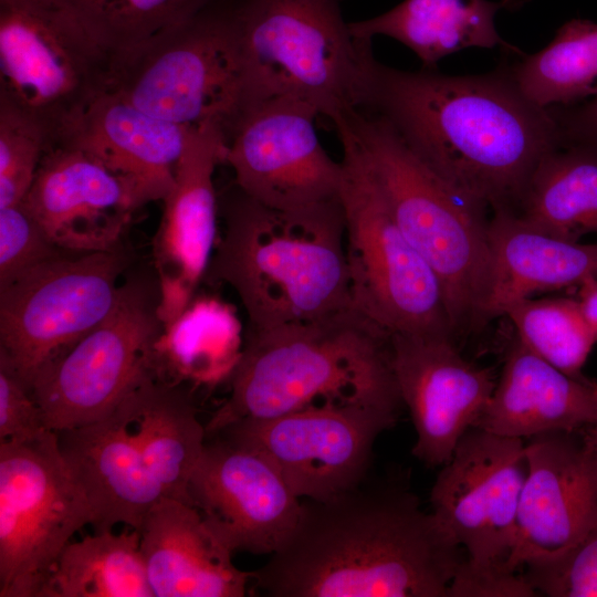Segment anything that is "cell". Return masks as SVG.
<instances>
[{
	"mask_svg": "<svg viewBox=\"0 0 597 597\" xmlns=\"http://www.w3.org/2000/svg\"><path fill=\"white\" fill-rule=\"evenodd\" d=\"M434 172L486 210L517 211L541 161L562 143L551 108L530 102L506 70L447 75L374 62L363 104Z\"/></svg>",
	"mask_w": 597,
	"mask_h": 597,
	"instance_id": "cell-1",
	"label": "cell"
},
{
	"mask_svg": "<svg viewBox=\"0 0 597 597\" xmlns=\"http://www.w3.org/2000/svg\"><path fill=\"white\" fill-rule=\"evenodd\" d=\"M363 483L325 500H302L291 535L252 572L260 593L449 597L463 549L412 493Z\"/></svg>",
	"mask_w": 597,
	"mask_h": 597,
	"instance_id": "cell-2",
	"label": "cell"
},
{
	"mask_svg": "<svg viewBox=\"0 0 597 597\" xmlns=\"http://www.w3.org/2000/svg\"><path fill=\"white\" fill-rule=\"evenodd\" d=\"M219 209L222 235L205 276L237 293L248 328L316 320L352 306L341 200L281 211L234 185Z\"/></svg>",
	"mask_w": 597,
	"mask_h": 597,
	"instance_id": "cell-3",
	"label": "cell"
},
{
	"mask_svg": "<svg viewBox=\"0 0 597 597\" xmlns=\"http://www.w3.org/2000/svg\"><path fill=\"white\" fill-rule=\"evenodd\" d=\"M389 336L353 305L316 320L248 328L230 395L205 426L207 436L243 419L327 402L397 411L402 402Z\"/></svg>",
	"mask_w": 597,
	"mask_h": 597,
	"instance_id": "cell-4",
	"label": "cell"
},
{
	"mask_svg": "<svg viewBox=\"0 0 597 597\" xmlns=\"http://www.w3.org/2000/svg\"><path fill=\"white\" fill-rule=\"evenodd\" d=\"M56 433L95 532L117 524L139 531L165 499L191 504L188 484L207 432L181 386L151 374L100 420Z\"/></svg>",
	"mask_w": 597,
	"mask_h": 597,
	"instance_id": "cell-5",
	"label": "cell"
},
{
	"mask_svg": "<svg viewBox=\"0 0 597 597\" xmlns=\"http://www.w3.org/2000/svg\"><path fill=\"white\" fill-rule=\"evenodd\" d=\"M359 143L406 238L441 285L454 334L483 324L491 276L486 209L425 164L383 116L337 117Z\"/></svg>",
	"mask_w": 597,
	"mask_h": 597,
	"instance_id": "cell-6",
	"label": "cell"
},
{
	"mask_svg": "<svg viewBox=\"0 0 597 597\" xmlns=\"http://www.w3.org/2000/svg\"><path fill=\"white\" fill-rule=\"evenodd\" d=\"M344 2L240 0L243 109L286 96L333 122L362 106L376 59L371 41L355 36L345 21Z\"/></svg>",
	"mask_w": 597,
	"mask_h": 597,
	"instance_id": "cell-7",
	"label": "cell"
},
{
	"mask_svg": "<svg viewBox=\"0 0 597 597\" xmlns=\"http://www.w3.org/2000/svg\"><path fill=\"white\" fill-rule=\"evenodd\" d=\"M527 461L525 440L478 427L442 464L430 492L431 512L465 558L449 597H533L510 567Z\"/></svg>",
	"mask_w": 597,
	"mask_h": 597,
	"instance_id": "cell-8",
	"label": "cell"
},
{
	"mask_svg": "<svg viewBox=\"0 0 597 597\" xmlns=\"http://www.w3.org/2000/svg\"><path fill=\"white\" fill-rule=\"evenodd\" d=\"M334 125L352 305L389 333L454 337L437 275L399 228L355 136Z\"/></svg>",
	"mask_w": 597,
	"mask_h": 597,
	"instance_id": "cell-9",
	"label": "cell"
},
{
	"mask_svg": "<svg viewBox=\"0 0 597 597\" xmlns=\"http://www.w3.org/2000/svg\"><path fill=\"white\" fill-rule=\"evenodd\" d=\"M226 0L112 60L109 91L178 125L226 136L243 111L237 8Z\"/></svg>",
	"mask_w": 597,
	"mask_h": 597,
	"instance_id": "cell-10",
	"label": "cell"
},
{
	"mask_svg": "<svg viewBox=\"0 0 597 597\" xmlns=\"http://www.w3.org/2000/svg\"><path fill=\"white\" fill-rule=\"evenodd\" d=\"M112 56L61 0H0V96L35 116L53 145L109 91Z\"/></svg>",
	"mask_w": 597,
	"mask_h": 597,
	"instance_id": "cell-11",
	"label": "cell"
},
{
	"mask_svg": "<svg viewBox=\"0 0 597 597\" xmlns=\"http://www.w3.org/2000/svg\"><path fill=\"white\" fill-rule=\"evenodd\" d=\"M93 521L56 432L0 442V597H40L64 547Z\"/></svg>",
	"mask_w": 597,
	"mask_h": 597,
	"instance_id": "cell-12",
	"label": "cell"
},
{
	"mask_svg": "<svg viewBox=\"0 0 597 597\" xmlns=\"http://www.w3.org/2000/svg\"><path fill=\"white\" fill-rule=\"evenodd\" d=\"M158 286L142 277L122 283L112 312L30 383L45 427L54 432L100 420L155 371L164 331Z\"/></svg>",
	"mask_w": 597,
	"mask_h": 597,
	"instance_id": "cell-13",
	"label": "cell"
},
{
	"mask_svg": "<svg viewBox=\"0 0 597 597\" xmlns=\"http://www.w3.org/2000/svg\"><path fill=\"white\" fill-rule=\"evenodd\" d=\"M128 263L122 248L65 252L0 286V354L28 385L112 312Z\"/></svg>",
	"mask_w": 597,
	"mask_h": 597,
	"instance_id": "cell-14",
	"label": "cell"
},
{
	"mask_svg": "<svg viewBox=\"0 0 597 597\" xmlns=\"http://www.w3.org/2000/svg\"><path fill=\"white\" fill-rule=\"evenodd\" d=\"M395 422L392 410L327 402L243 419L214 436L265 455L298 499L325 500L364 482L376 439Z\"/></svg>",
	"mask_w": 597,
	"mask_h": 597,
	"instance_id": "cell-15",
	"label": "cell"
},
{
	"mask_svg": "<svg viewBox=\"0 0 597 597\" xmlns=\"http://www.w3.org/2000/svg\"><path fill=\"white\" fill-rule=\"evenodd\" d=\"M318 112L279 96L242 111L227 135L224 164L234 185L258 202L303 211L341 200L342 164L320 143Z\"/></svg>",
	"mask_w": 597,
	"mask_h": 597,
	"instance_id": "cell-16",
	"label": "cell"
},
{
	"mask_svg": "<svg viewBox=\"0 0 597 597\" xmlns=\"http://www.w3.org/2000/svg\"><path fill=\"white\" fill-rule=\"evenodd\" d=\"M214 437L190 476V503L232 554L271 555L293 532L302 500L265 455Z\"/></svg>",
	"mask_w": 597,
	"mask_h": 597,
	"instance_id": "cell-17",
	"label": "cell"
},
{
	"mask_svg": "<svg viewBox=\"0 0 597 597\" xmlns=\"http://www.w3.org/2000/svg\"><path fill=\"white\" fill-rule=\"evenodd\" d=\"M389 358L416 430L413 455L444 464L476 426L495 387L493 374L468 362L451 335L390 333Z\"/></svg>",
	"mask_w": 597,
	"mask_h": 597,
	"instance_id": "cell-18",
	"label": "cell"
},
{
	"mask_svg": "<svg viewBox=\"0 0 597 597\" xmlns=\"http://www.w3.org/2000/svg\"><path fill=\"white\" fill-rule=\"evenodd\" d=\"M227 137L222 127H192L178 161L174 185L154 235L153 258L158 286V315L164 327L195 297L216 243L219 201L213 174L224 164Z\"/></svg>",
	"mask_w": 597,
	"mask_h": 597,
	"instance_id": "cell-19",
	"label": "cell"
},
{
	"mask_svg": "<svg viewBox=\"0 0 597 597\" xmlns=\"http://www.w3.org/2000/svg\"><path fill=\"white\" fill-rule=\"evenodd\" d=\"M551 432L525 440L526 476L510 567L555 558L597 521V449L585 434Z\"/></svg>",
	"mask_w": 597,
	"mask_h": 597,
	"instance_id": "cell-20",
	"label": "cell"
},
{
	"mask_svg": "<svg viewBox=\"0 0 597 597\" xmlns=\"http://www.w3.org/2000/svg\"><path fill=\"white\" fill-rule=\"evenodd\" d=\"M22 202L54 244L78 253L121 249L137 210L121 177L65 145L44 154Z\"/></svg>",
	"mask_w": 597,
	"mask_h": 597,
	"instance_id": "cell-21",
	"label": "cell"
},
{
	"mask_svg": "<svg viewBox=\"0 0 597 597\" xmlns=\"http://www.w3.org/2000/svg\"><path fill=\"white\" fill-rule=\"evenodd\" d=\"M191 128L155 117L107 91L61 132L54 145L78 148L121 177L139 209L163 201L170 191Z\"/></svg>",
	"mask_w": 597,
	"mask_h": 597,
	"instance_id": "cell-22",
	"label": "cell"
},
{
	"mask_svg": "<svg viewBox=\"0 0 597 597\" xmlns=\"http://www.w3.org/2000/svg\"><path fill=\"white\" fill-rule=\"evenodd\" d=\"M140 549L154 597H242L252 580L199 511L165 499L144 517Z\"/></svg>",
	"mask_w": 597,
	"mask_h": 597,
	"instance_id": "cell-23",
	"label": "cell"
},
{
	"mask_svg": "<svg viewBox=\"0 0 597 597\" xmlns=\"http://www.w3.org/2000/svg\"><path fill=\"white\" fill-rule=\"evenodd\" d=\"M596 422L597 383L565 374L515 338L475 427L527 440Z\"/></svg>",
	"mask_w": 597,
	"mask_h": 597,
	"instance_id": "cell-24",
	"label": "cell"
},
{
	"mask_svg": "<svg viewBox=\"0 0 597 597\" xmlns=\"http://www.w3.org/2000/svg\"><path fill=\"white\" fill-rule=\"evenodd\" d=\"M490 286L483 324L511 304L541 292L578 286L597 277V243L545 232L512 210L493 211L488 223Z\"/></svg>",
	"mask_w": 597,
	"mask_h": 597,
	"instance_id": "cell-25",
	"label": "cell"
},
{
	"mask_svg": "<svg viewBox=\"0 0 597 597\" xmlns=\"http://www.w3.org/2000/svg\"><path fill=\"white\" fill-rule=\"evenodd\" d=\"M514 0H404L377 17L349 22L355 36L386 35L406 45L432 69L454 52L496 45L511 48L498 33L495 15Z\"/></svg>",
	"mask_w": 597,
	"mask_h": 597,
	"instance_id": "cell-26",
	"label": "cell"
},
{
	"mask_svg": "<svg viewBox=\"0 0 597 597\" xmlns=\"http://www.w3.org/2000/svg\"><path fill=\"white\" fill-rule=\"evenodd\" d=\"M244 334L234 311L218 298H192L164 327L155 348L156 375L170 384L213 387L231 378Z\"/></svg>",
	"mask_w": 597,
	"mask_h": 597,
	"instance_id": "cell-27",
	"label": "cell"
},
{
	"mask_svg": "<svg viewBox=\"0 0 597 597\" xmlns=\"http://www.w3.org/2000/svg\"><path fill=\"white\" fill-rule=\"evenodd\" d=\"M40 597H154L140 549V532H95L70 542Z\"/></svg>",
	"mask_w": 597,
	"mask_h": 597,
	"instance_id": "cell-28",
	"label": "cell"
},
{
	"mask_svg": "<svg viewBox=\"0 0 597 597\" xmlns=\"http://www.w3.org/2000/svg\"><path fill=\"white\" fill-rule=\"evenodd\" d=\"M516 212L563 239L597 233V153L577 145L554 149L536 168Z\"/></svg>",
	"mask_w": 597,
	"mask_h": 597,
	"instance_id": "cell-29",
	"label": "cell"
},
{
	"mask_svg": "<svg viewBox=\"0 0 597 597\" xmlns=\"http://www.w3.org/2000/svg\"><path fill=\"white\" fill-rule=\"evenodd\" d=\"M505 70L519 91L542 108L572 106L595 97L597 22H565L545 48Z\"/></svg>",
	"mask_w": 597,
	"mask_h": 597,
	"instance_id": "cell-30",
	"label": "cell"
},
{
	"mask_svg": "<svg viewBox=\"0 0 597 597\" xmlns=\"http://www.w3.org/2000/svg\"><path fill=\"white\" fill-rule=\"evenodd\" d=\"M113 59L226 0H61Z\"/></svg>",
	"mask_w": 597,
	"mask_h": 597,
	"instance_id": "cell-31",
	"label": "cell"
},
{
	"mask_svg": "<svg viewBox=\"0 0 597 597\" xmlns=\"http://www.w3.org/2000/svg\"><path fill=\"white\" fill-rule=\"evenodd\" d=\"M502 315L534 354L574 378L588 379L583 368L597 338L576 297H527L507 306Z\"/></svg>",
	"mask_w": 597,
	"mask_h": 597,
	"instance_id": "cell-32",
	"label": "cell"
},
{
	"mask_svg": "<svg viewBox=\"0 0 597 597\" xmlns=\"http://www.w3.org/2000/svg\"><path fill=\"white\" fill-rule=\"evenodd\" d=\"M52 146L48 128L35 116L0 96V208L24 199Z\"/></svg>",
	"mask_w": 597,
	"mask_h": 597,
	"instance_id": "cell-33",
	"label": "cell"
},
{
	"mask_svg": "<svg viewBox=\"0 0 597 597\" xmlns=\"http://www.w3.org/2000/svg\"><path fill=\"white\" fill-rule=\"evenodd\" d=\"M523 568L524 577L537 595L597 597V521L564 554Z\"/></svg>",
	"mask_w": 597,
	"mask_h": 597,
	"instance_id": "cell-34",
	"label": "cell"
},
{
	"mask_svg": "<svg viewBox=\"0 0 597 597\" xmlns=\"http://www.w3.org/2000/svg\"><path fill=\"white\" fill-rule=\"evenodd\" d=\"M65 252L71 251L51 241L22 201L0 208V286Z\"/></svg>",
	"mask_w": 597,
	"mask_h": 597,
	"instance_id": "cell-35",
	"label": "cell"
},
{
	"mask_svg": "<svg viewBox=\"0 0 597 597\" xmlns=\"http://www.w3.org/2000/svg\"><path fill=\"white\" fill-rule=\"evenodd\" d=\"M46 431L30 386L0 354V442L25 441Z\"/></svg>",
	"mask_w": 597,
	"mask_h": 597,
	"instance_id": "cell-36",
	"label": "cell"
},
{
	"mask_svg": "<svg viewBox=\"0 0 597 597\" xmlns=\"http://www.w3.org/2000/svg\"><path fill=\"white\" fill-rule=\"evenodd\" d=\"M558 123L562 145H577L597 153V95L585 102L551 108Z\"/></svg>",
	"mask_w": 597,
	"mask_h": 597,
	"instance_id": "cell-37",
	"label": "cell"
},
{
	"mask_svg": "<svg viewBox=\"0 0 597 597\" xmlns=\"http://www.w3.org/2000/svg\"><path fill=\"white\" fill-rule=\"evenodd\" d=\"M588 325L597 338V277L588 276L577 286L576 296Z\"/></svg>",
	"mask_w": 597,
	"mask_h": 597,
	"instance_id": "cell-38",
	"label": "cell"
},
{
	"mask_svg": "<svg viewBox=\"0 0 597 597\" xmlns=\"http://www.w3.org/2000/svg\"><path fill=\"white\" fill-rule=\"evenodd\" d=\"M586 436L597 449V422L593 427L587 429Z\"/></svg>",
	"mask_w": 597,
	"mask_h": 597,
	"instance_id": "cell-39",
	"label": "cell"
}]
</instances>
